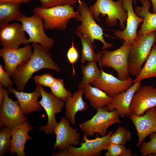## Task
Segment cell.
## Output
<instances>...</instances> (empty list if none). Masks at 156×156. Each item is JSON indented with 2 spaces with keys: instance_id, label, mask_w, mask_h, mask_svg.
<instances>
[{
  "instance_id": "cell-1",
  "label": "cell",
  "mask_w": 156,
  "mask_h": 156,
  "mask_svg": "<svg viewBox=\"0 0 156 156\" xmlns=\"http://www.w3.org/2000/svg\"><path fill=\"white\" fill-rule=\"evenodd\" d=\"M30 57L16 68L11 76L18 91L24 92L25 87L33 74L44 69L58 72L60 68L52 59L49 50L38 43H33Z\"/></svg>"
},
{
  "instance_id": "cell-2",
  "label": "cell",
  "mask_w": 156,
  "mask_h": 156,
  "mask_svg": "<svg viewBox=\"0 0 156 156\" xmlns=\"http://www.w3.org/2000/svg\"><path fill=\"white\" fill-rule=\"evenodd\" d=\"M33 12L42 18L44 29L48 30H65L70 19L74 18L78 13L73 6L68 5L49 8L37 6Z\"/></svg>"
},
{
  "instance_id": "cell-3",
  "label": "cell",
  "mask_w": 156,
  "mask_h": 156,
  "mask_svg": "<svg viewBox=\"0 0 156 156\" xmlns=\"http://www.w3.org/2000/svg\"><path fill=\"white\" fill-rule=\"evenodd\" d=\"M89 9L95 20L99 21L100 15L106 17L105 21L108 27H113L119 22L123 30L125 27L127 13L124 7L122 0L114 1L112 0H96Z\"/></svg>"
},
{
  "instance_id": "cell-4",
  "label": "cell",
  "mask_w": 156,
  "mask_h": 156,
  "mask_svg": "<svg viewBox=\"0 0 156 156\" xmlns=\"http://www.w3.org/2000/svg\"><path fill=\"white\" fill-rule=\"evenodd\" d=\"M78 1L77 11L78 13L74 18L81 23L77 26L76 34L88 38L93 43L95 40L100 41L103 44L102 50L107 49L113 46L114 44L105 41L103 29L95 21L87 4L83 1Z\"/></svg>"
},
{
  "instance_id": "cell-5",
  "label": "cell",
  "mask_w": 156,
  "mask_h": 156,
  "mask_svg": "<svg viewBox=\"0 0 156 156\" xmlns=\"http://www.w3.org/2000/svg\"><path fill=\"white\" fill-rule=\"evenodd\" d=\"M156 36V31L138 35L132 44L129 55L128 67L130 74L135 77L138 75L155 43Z\"/></svg>"
},
{
  "instance_id": "cell-6",
  "label": "cell",
  "mask_w": 156,
  "mask_h": 156,
  "mask_svg": "<svg viewBox=\"0 0 156 156\" xmlns=\"http://www.w3.org/2000/svg\"><path fill=\"white\" fill-rule=\"evenodd\" d=\"M132 44L124 41L122 46L115 50L102 51L99 63L102 67H109L117 72L118 78L126 80L130 77L128 70V57Z\"/></svg>"
},
{
  "instance_id": "cell-7",
  "label": "cell",
  "mask_w": 156,
  "mask_h": 156,
  "mask_svg": "<svg viewBox=\"0 0 156 156\" xmlns=\"http://www.w3.org/2000/svg\"><path fill=\"white\" fill-rule=\"evenodd\" d=\"M116 110H108L106 107L97 110L96 114L90 119L81 123L79 127L84 135L87 137L98 133L101 136L107 134V129L115 123H120Z\"/></svg>"
},
{
  "instance_id": "cell-8",
  "label": "cell",
  "mask_w": 156,
  "mask_h": 156,
  "mask_svg": "<svg viewBox=\"0 0 156 156\" xmlns=\"http://www.w3.org/2000/svg\"><path fill=\"white\" fill-rule=\"evenodd\" d=\"M109 131L105 136L100 137L98 135L94 139H89L85 135L83 139L84 141L81 144L80 146L70 147L67 149L53 153V156H97L101 154V151L106 150L110 144L109 139L113 133Z\"/></svg>"
},
{
  "instance_id": "cell-9",
  "label": "cell",
  "mask_w": 156,
  "mask_h": 156,
  "mask_svg": "<svg viewBox=\"0 0 156 156\" xmlns=\"http://www.w3.org/2000/svg\"><path fill=\"white\" fill-rule=\"evenodd\" d=\"M21 22L24 31L28 35L25 45L29 43H36L49 50L53 46L54 40L48 37L44 31L42 18L36 14L27 16L22 14L16 20Z\"/></svg>"
},
{
  "instance_id": "cell-10",
  "label": "cell",
  "mask_w": 156,
  "mask_h": 156,
  "mask_svg": "<svg viewBox=\"0 0 156 156\" xmlns=\"http://www.w3.org/2000/svg\"><path fill=\"white\" fill-rule=\"evenodd\" d=\"M0 106L1 127L4 125L12 130L17 126L27 122V118L22 112L18 101H14L10 98L8 91L4 88Z\"/></svg>"
},
{
  "instance_id": "cell-11",
  "label": "cell",
  "mask_w": 156,
  "mask_h": 156,
  "mask_svg": "<svg viewBox=\"0 0 156 156\" xmlns=\"http://www.w3.org/2000/svg\"><path fill=\"white\" fill-rule=\"evenodd\" d=\"M36 85L41 94V99L39 103L45 110L48 117L47 124L41 126L40 129L43 131L47 134H50L53 133L58 124L55 115L61 112L65 103L64 101L56 97L51 92H47L42 86Z\"/></svg>"
},
{
  "instance_id": "cell-12",
  "label": "cell",
  "mask_w": 156,
  "mask_h": 156,
  "mask_svg": "<svg viewBox=\"0 0 156 156\" xmlns=\"http://www.w3.org/2000/svg\"><path fill=\"white\" fill-rule=\"evenodd\" d=\"M70 122L66 118L63 117L58 123L53 132L56 135L54 149L57 148L60 151L66 149L79 143L80 133L77 132V128L71 127Z\"/></svg>"
},
{
  "instance_id": "cell-13",
  "label": "cell",
  "mask_w": 156,
  "mask_h": 156,
  "mask_svg": "<svg viewBox=\"0 0 156 156\" xmlns=\"http://www.w3.org/2000/svg\"><path fill=\"white\" fill-rule=\"evenodd\" d=\"M156 106V88L151 86H141L133 96L130 106V115L142 116Z\"/></svg>"
},
{
  "instance_id": "cell-14",
  "label": "cell",
  "mask_w": 156,
  "mask_h": 156,
  "mask_svg": "<svg viewBox=\"0 0 156 156\" xmlns=\"http://www.w3.org/2000/svg\"><path fill=\"white\" fill-rule=\"evenodd\" d=\"M133 80L131 77L126 80H121L102 69L100 77L91 83L109 96L113 97L128 89L133 85Z\"/></svg>"
},
{
  "instance_id": "cell-15",
  "label": "cell",
  "mask_w": 156,
  "mask_h": 156,
  "mask_svg": "<svg viewBox=\"0 0 156 156\" xmlns=\"http://www.w3.org/2000/svg\"><path fill=\"white\" fill-rule=\"evenodd\" d=\"M142 116L130 115L129 117L136 129L138 140L136 144L139 148L144 139L153 133H156V106L146 111Z\"/></svg>"
},
{
  "instance_id": "cell-16",
  "label": "cell",
  "mask_w": 156,
  "mask_h": 156,
  "mask_svg": "<svg viewBox=\"0 0 156 156\" xmlns=\"http://www.w3.org/2000/svg\"><path fill=\"white\" fill-rule=\"evenodd\" d=\"M32 50L30 44L16 49H1L0 56L4 62V69L11 76L18 66L30 57Z\"/></svg>"
},
{
  "instance_id": "cell-17",
  "label": "cell",
  "mask_w": 156,
  "mask_h": 156,
  "mask_svg": "<svg viewBox=\"0 0 156 156\" xmlns=\"http://www.w3.org/2000/svg\"><path fill=\"white\" fill-rule=\"evenodd\" d=\"M136 0H122L127 13L126 26L122 31L116 30L114 33L116 37L132 44L134 43L137 37L138 26L143 21V18L139 17L133 10V2Z\"/></svg>"
},
{
  "instance_id": "cell-18",
  "label": "cell",
  "mask_w": 156,
  "mask_h": 156,
  "mask_svg": "<svg viewBox=\"0 0 156 156\" xmlns=\"http://www.w3.org/2000/svg\"><path fill=\"white\" fill-rule=\"evenodd\" d=\"M21 24L14 22L0 28V43L2 48L16 49L27 39Z\"/></svg>"
},
{
  "instance_id": "cell-19",
  "label": "cell",
  "mask_w": 156,
  "mask_h": 156,
  "mask_svg": "<svg viewBox=\"0 0 156 156\" xmlns=\"http://www.w3.org/2000/svg\"><path fill=\"white\" fill-rule=\"evenodd\" d=\"M141 81L134 83L126 91L113 96L111 103L106 107L107 109L110 111L116 109L122 118L129 117L131 101L134 94L142 86Z\"/></svg>"
},
{
  "instance_id": "cell-20",
  "label": "cell",
  "mask_w": 156,
  "mask_h": 156,
  "mask_svg": "<svg viewBox=\"0 0 156 156\" xmlns=\"http://www.w3.org/2000/svg\"><path fill=\"white\" fill-rule=\"evenodd\" d=\"M32 129L31 125L26 122L12 130L10 154L16 153L18 156H25V145L27 140L32 139L28 134Z\"/></svg>"
},
{
  "instance_id": "cell-21",
  "label": "cell",
  "mask_w": 156,
  "mask_h": 156,
  "mask_svg": "<svg viewBox=\"0 0 156 156\" xmlns=\"http://www.w3.org/2000/svg\"><path fill=\"white\" fill-rule=\"evenodd\" d=\"M9 92L17 99L20 106L25 114L40 111L41 105L38 100L41 95L38 88L36 86L35 90L31 93L25 92L15 90L12 86L8 88Z\"/></svg>"
},
{
  "instance_id": "cell-22",
  "label": "cell",
  "mask_w": 156,
  "mask_h": 156,
  "mask_svg": "<svg viewBox=\"0 0 156 156\" xmlns=\"http://www.w3.org/2000/svg\"><path fill=\"white\" fill-rule=\"evenodd\" d=\"M142 6H135V12L138 16L143 18V23L137 33L138 35L149 34L156 31V13L149 11L151 3L149 0H139Z\"/></svg>"
},
{
  "instance_id": "cell-23",
  "label": "cell",
  "mask_w": 156,
  "mask_h": 156,
  "mask_svg": "<svg viewBox=\"0 0 156 156\" xmlns=\"http://www.w3.org/2000/svg\"><path fill=\"white\" fill-rule=\"evenodd\" d=\"M83 90L78 89L66 101L65 116L66 118L73 125H76L75 116L79 112H83L88 108L86 102L83 100Z\"/></svg>"
},
{
  "instance_id": "cell-24",
  "label": "cell",
  "mask_w": 156,
  "mask_h": 156,
  "mask_svg": "<svg viewBox=\"0 0 156 156\" xmlns=\"http://www.w3.org/2000/svg\"><path fill=\"white\" fill-rule=\"evenodd\" d=\"M83 90L86 98L89 101L90 105L96 110L107 107L111 102L112 97L89 84L79 88Z\"/></svg>"
},
{
  "instance_id": "cell-25",
  "label": "cell",
  "mask_w": 156,
  "mask_h": 156,
  "mask_svg": "<svg viewBox=\"0 0 156 156\" xmlns=\"http://www.w3.org/2000/svg\"><path fill=\"white\" fill-rule=\"evenodd\" d=\"M156 77V44H153L146 63L133 80V83L144 79Z\"/></svg>"
},
{
  "instance_id": "cell-26",
  "label": "cell",
  "mask_w": 156,
  "mask_h": 156,
  "mask_svg": "<svg viewBox=\"0 0 156 156\" xmlns=\"http://www.w3.org/2000/svg\"><path fill=\"white\" fill-rule=\"evenodd\" d=\"M20 5L9 2L0 3V28L17 20L22 14Z\"/></svg>"
},
{
  "instance_id": "cell-27",
  "label": "cell",
  "mask_w": 156,
  "mask_h": 156,
  "mask_svg": "<svg viewBox=\"0 0 156 156\" xmlns=\"http://www.w3.org/2000/svg\"><path fill=\"white\" fill-rule=\"evenodd\" d=\"M79 37L82 45L81 61L83 63L87 61L99 62L102 53L101 51L96 54L93 42L88 37L76 34Z\"/></svg>"
},
{
  "instance_id": "cell-28",
  "label": "cell",
  "mask_w": 156,
  "mask_h": 156,
  "mask_svg": "<svg viewBox=\"0 0 156 156\" xmlns=\"http://www.w3.org/2000/svg\"><path fill=\"white\" fill-rule=\"evenodd\" d=\"M96 62H88L87 65L81 66L83 77L79 83L78 88L88 85L98 79L101 76L102 69H99Z\"/></svg>"
},
{
  "instance_id": "cell-29",
  "label": "cell",
  "mask_w": 156,
  "mask_h": 156,
  "mask_svg": "<svg viewBox=\"0 0 156 156\" xmlns=\"http://www.w3.org/2000/svg\"><path fill=\"white\" fill-rule=\"evenodd\" d=\"M132 138V134L128 129L124 127L120 126L111 135L109 142L125 146Z\"/></svg>"
},
{
  "instance_id": "cell-30",
  "label": "cell",
  "mask_w": 156,
  "mask_h": 156,
  "mask_svg": "<svg viewBox=\"0 0 156 156\" xmlns=\"http://www.w3.org/2000/svg\"><path fill=\"white\" fill-rule=\"evenodd\" d=\"M51 92L58 98L66 101L72 94L65 88L63 80L57 78L50 88Z\"/></svg>"
},
{
  "instance_id": "cell-31",
  "label": "cell",
  "mask_w": 156,
  "mask_h": 156,
  "mask_svg": "<svg viewBox=\"0 0 156 156\" xmlns=\"http://www.w3.org/2000/svg\"><path fill=\"white\" fill-rule=\"evenodd\" d=\"M12 130L7 127L2 128L0 131V155H3L10 150Z\"/></svg>"
},
{
  "instance_id": "cell-32",
  "label": "cell",
  "mask_w": 156,
  "mask_h": 156,
  "mask_svg": "<svg viewBox=\"0 0 156 156\" xmlns=\"http://www.w3.org/2000/svg\"><path fill=\"white\" fill-rule=\"evenodd\" d=\"M149 136L150 140L143 142L139 147V152L142 156L156 154V133H153Z\"/></svg>"
},
{
  "instance_id": "cell-33",
  "label": "cell",
  "mask_w": 156,
  "mask_h": 156,
  "mask_svg": "<svg viewBox=\"0 0 156 156\" xmlns=\"http://www.w3.org/2000/svg\"><path fill=\"white\" fill-rule=\"evenodd\" d=\"M56 79L51 73H47L40 75H37L34 78L36 84L40 85L50 88Z\"/></svg>"
},
{
  "instance_id": "cell-34",
  "label": "cell",
  "mask_w": 156,
  "mask_h": 156,
  "mask_svg": "<svg viewBox=\"0 0 156 156\" xmlns=\"http://www.w3.org/2000/svg\"><path fill=\"white\" fill-rule=\"evenodd\" d=\"M77 0H38L41 7L49 8L54 6L69 5L73 6Z\"/></svg>"
},
{
  "instance_id": "cell-35",
  "label": "cell",
  "mask_w": 156,
  "mask_h": 156,
  "mask_svg": "<svg viewBox=\"0 0 156 156\" xmlns=\"http://www.w3.org/2000/svg\"><path fill=\"white\" fill-rule=\"evenodd\" d=\"M125 146L118 144L110 143L105 153V156H122L126 149Z\"/></svg>"
},
{
  "instance_id": "cell-36",
  "label": "cell",
  "mask_w": 156,
  "mask_h": 156,
  "mask_svg": "<svg viewBox=\"0 0 156 156\" xmlns=\"http://www.w3.org/2000/svg\"><path fill=\"white\" fill-rule=\"evenodd\" d=\"M67 57L70 63L73 66V74H75V70L74 68V64L78 60L79 58V53L75 47L74 41L72 42L71 46L69 48L67 53Z\"/></svg>"
},
{
  "instance_id": "cell-37",
  "label": "cell",
  "mask_w": 156,
  "mask_h": 156,
  "mask_svg": "<svg viewBox=\"0 0 156 156\" xmlns=\"http://www.w3.org/2000/svg\"><path fill=\"white\" fill-rule=\"evenodd\" d=\"M10 75L0 64V84L5 87L12 86L13 82L10 78Z\"/></svg>"
},
{
  "instance_id": "cell-38",
  "label": "cell",
  "mask_w": 156,
  "mask_h": 156,
  "mask_svg": "<svg viewBox=\"0 0 156 156\" xmlns=\"http://www.w3.org/2000/svg\"><path fill=\"white\" fill-rule=\"evenodd\" d=\"M31 0H0L1 2H9L20 5L29 2Z\"/></svg>"
},
{
  "instance_id": "cell-39",
  "label": "cell",
  "mask_w": 156,
  "mask_h": 156,
  "mask_svg": "<svg viewBox=\"0 0 156 156\" xmlns=\"http://www.w3.org/2000/svg\"><path fill=\"white\" fill-rule=\"evenodd\" d=\"M132 150L131 148L126 149L125 151L122 156H131Z\"/></svg>"
},
{
  "instance_id": "cell-40",
  "label": "cell",
  "mask_w": 156,
  "mask_h": 156,
  "mask_svg": "<svg viewBox=\"0 0 156 156\" xmlns=\"http://www.w3.org/2000/svg\"><path fill=\"white\" fill-rule=\"evenodd\" d=\"M153 7V12L156 13V0H151Z\"/></svg>"
},
{
  "instance_id": "cell-41",
  "label": "cell",
  "mask_w": 156,
  "mask_h": 156,
  "mask_svg": "<svg viewBox=\"0 0 156 156\" xmlns=\"http://www.w3.org/2000/svg\"><path fill=\"white\" fill-rule=\"evenodd\" d=\"M150 156H156V154H153V155H151Z\"/></svg>"
},
{
  "instance_id": "cell-42",
  "label": "cell",
  "mask_w": 156,
  "mask_h": 156,
  "mask_svg": "<svg viewBox=\"0 0 156 156\" xmlns=\"http://www.w3.org/2000/svg\"><path fill=\"white\" fill-rule=\"evenodd\" d=\"M155 44H156V36L155 37Z\"/></svg>"
},
{
  "instance_id": "cell-43",
  "label": "cell",
  "mask_w": 156,
  "mask_h": 156,
  "mask_svg": "<svg viewBox=\"0 0 156 156\" xmlns=\"http://www.w3.org/2000/svg\"></svg>"
}]
</instances>
